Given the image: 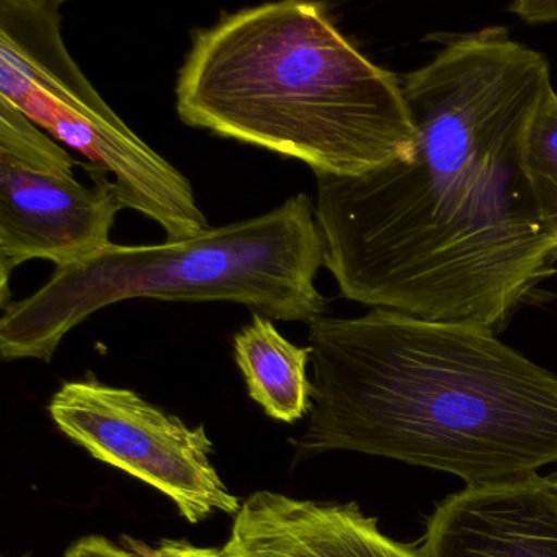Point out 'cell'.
Returning <instances> with one entry per match:
<instances>
[{
    "label": "cell",
    "instance_id": "1",
    "mask_svg": "<svg viewBox=\"0 0 557 557\" xmlns=\"http://www.w3.org/2000/svg\"><path fill=\"white\" fill-rule=\"evenodd\" d=\"M438 41L400 79L412 158L314 174L324 265L358 305L497 334L557 273V236L524 164L549 64L502 27Z\"/></svg>",
    "mask_w": 557,
    "mask_h": 557
},
{
    "label": "cell",
    "instance_id": "2",
    "mask_svg": "<svg viewBox=\"0 0 557 557\" xmlns=\"http://www.w3.org/2000/svg\"><path fill=\"white\" fill-rule=\"evenodd\" d=\"M311 412L295 461L327 451L448 472L466 487L557 462V376L481 325L371 309L309 324Z\"/></svg>",
    "mask_w": 557,
    "mask_h": 557
},
{
    "label": "cell",
    "instance_id": "3",
    "mask_svg": "<svg viewBox=\"0 0 557 557\" xmlns=\"http://www.w3.org/2000/svg\"><path fill=\"white\" fill-rule=\"evenodd\" d=\"M175 107L191 128L314 174L358 177L416 151L399 77L360 53L322 2L243 9L195 32Z\"/></svg>",
    "mask_w": 557,
    "mask_h": 557
},
{
    "label": "cell",
    "instance_id": "4",
    "mask_svg": "<svg viewBox=\"0 0 557 557\" xmlns=\"http://www.w3.org/2000/svg\"><path fill=\"white\" fill-rule=\"evenodd\" d=\"M324 263V236L305 194L178 243L110 244L86 262L54 270L38 292L2 309L0 355L50 363L74 327L138 298L236 302L275 321L311 324L327 309L315 286Z\"/></svg>",
    "mask_w": 557,
    "mask_h": 557
},
{
    "label": "cell",
    "instance_id": "5",
    "mask_svg": "<svg viewBox=\"0 0 557 557\" xmlns=\"http://www.w3.org/2000/svg\"><path fill=\"white\" fill-rule=\"evenodd\" d=\"M60 0L0 2V99L89 161L120 205L158 223L169 243L210 230L190 181L100 97L67 50Z\"/></svg>",
    "mask_w": 557,
    "mask_h": 557
},
{
    "label": "cell",
    "instance_id": "6",
    "mask_svg": "<svg viewBox=\"0 0 557 557\" xmlns=\"http://www.w3.org/2000/svg\"><path fill=\"white\" fill-rule=\"evenodd\" d=\"M79 164L8 100L0 99V301H9L11 273L40 259L57 269L92 259L112 244L123 210L106 178L86 187Z\"/></svg>",
    "mask_w": 557,
    "mask_h": 557
},
{
    "label": "cell",
    "instance_id": "7",
    "mask_svg": "<svg viewBox=\"0 0 557 557\" xmlns=\"http://www.w3.org/2000/svg\"><path fill=\"white\" fill-rule=\"evenodd\" d=\"M50 413L58 429L90 456L168 495L190 523L216 511L239 513V498L211 462L213 443L203 425L190 429L135 391L96 377L64 383L51 399Z\"/></svg>",
    "mask_w": 557,
    "mask_h": 557
},
{
    "label": "cell",
    "instance_id": "8",
    "mask_svg": "<svg viewBox=\"0 0 557 557\" xmlns=\"http://www.w3.org/2000/svg\"><path fill=\"white\" fill-rule=\"evenodd\" d=\"M423 557H557V494L546 478L466 487L436 505Z\"/></svg>",
    "mask_w": 557,
    "mask_h": 557
},
{
    "label": "cell",
    "instance_id": "9",
    "mask_svg": "<svg viewBox=\"0 0 557 557\" xmlns=\"http://www.w3.org/2000/svg\"><path fill=\"white\" fill-rule=\"evenodd\" d=\"M226 546L240 557H423L381 533L376 518L355 502L299 500L272 491L244 502Z\"/></svg>",
    "mask_w": 557,
    "mask_h": 557
},
{
    "label": "cell",
    "instance_id": "10",
    "mask_svg": "<svg viewBox=\"0 0 557 557\" xmlns=\"http://www.w3.org/2000/svg\"><path fill=\"white\" fill-rule=\"evenodd\" d=\"M234 357L250 397L267 416L293 423L311 412V348L286 341L272 319L253 312L252 322L234 337Z\"/></svg>",
    "mask_w": 557,
    "mask_h": 557
},
{
    "label": "cell",
    "instance_id": "11",
    "mask_svg": "<svg viewBox=\"0 0 557 557\" xmlns=\"http://www.w3.org/2000/svg\"><path fill=\"white\" fill-rule=\"evenodd\" d=\"M524 164L541 213L557 236V94L541 102L524 148Z\"/></svg>",
    "mask_w": 557,
    "mask_h": 557
},
{
    "label": "cell",
    "instance_id": "12",
    "mask_svg": "<svg viewBox=\"0 0 557 557\" xmlns=\"http://www.w3.org/2000/svg\"><path fill=\"white\" fill-rule=\"evenodd\" d=\"M122 546L129 550L132 557H240L227 546L201 547L185 540H162L158 544H149L123 536Z\"/></svg>",
    "mask_w": 557,
    "mask_h": 557
},
{
    "label": "cell",
    "instance_id": "13",
    "mask_svg": "<svg viewBox=\"0 0 557 557\" xmlns=\"http://www.w3.org/2000/svg\"><path fill=\"white\" fill-rule=\"evenodd\" d=\"M64 557H132L122 544L99 534L81 537L66 550Z\"/></svg>",
    "mask_w": 557,
    "mask_h": 557
},
{
    "label": "cell",
    "instance_id": "14",
    "mask_svg": "<svg viewBox=\"0 0 557 557\" xmlns=\"http://www.w3.org/2000/svg\"><path fill=\"white\" fill-rule=\"evenodd\" d=\"M508 12L528 24H554L557 22V0H517Z\"/></svg>",
    "mask_w": 557,
    "mask_h": 557
},
{
    "label": "cell",
    "instance_id": "15",
    "mask_svg": "<svg viewBox=\"0 0 557 557\" xmlns=\"http://www.w3.org/2000/svg\"><path fill=\"white\" fill-rule=\"evenodd\" d=\"M547 484L550 485V488H553L554 492L557 494V472H554V474L547 475L546 478Z\"/></svg>",
    "mask_w": 557,
    "mask_h": 557
},
{
    "label": "cell",
    "instance_id": "16",
    "mask_svg": "<svg viewBox=\"0 0 557 557\" xmlns=\"http://www.w3.org/2000/svg\"><path fill=\"white\" fill-rule=\"evenodd\" d=\"M22 557H28V556H22Z\"/></svg>",
    "mask_w": 557,
    "mask_h": 557
}]
</instances>
